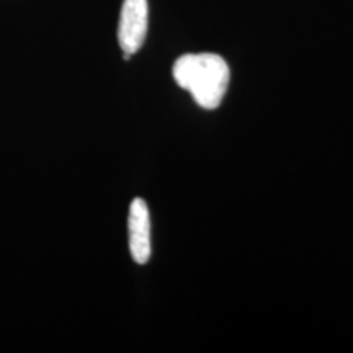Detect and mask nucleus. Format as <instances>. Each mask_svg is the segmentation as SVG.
<instances>
[{"instance_id": "obj_3", "label": "nucleus", "mask_w": 353, "mask_h": 353, "mask_svg": "<svg viewBox=\"0 0 353 353\" xmlns=\"http://www.w3.org/2000/svg\"><path fill=\"white\" fill-rule=\"evenodd\" d=\"M128 234H130L131 257L136 263L144 265L151 259V216L148 203L134 198L128 216Z\"/></svg>"}, {"instance_id": "obj_2", "label": "nucleus", "mask_w": 353, "mask_h": 353, "mask_svg": "<svg viewBox=\"0 0 353 353\" xmlns=\"http://www.w3.org/2000/svg\"><path fill=\"white\" fill-rule=\"evenodd\" d=\"M148 0H125L123 2L118 41L125 54H134L143 46L148 33Z\"/></svg>"}, {"instance_id": "obj_1", "label": "nucleus", "mask_w": 353, "mask_h": 353, "mask_svg": "<svg viewBox=\"0 0 353 353\" xmlns=\"http://www.w3.org/2000/svg\"><path fill=\"white\" fill-rule=\"evenodd\" d=\"M172 74L176 85L192 94L198 107L216 110L229 87V65L226 59L213 52L183 54L175 61Z\"/></svg>"}]
</instances>
